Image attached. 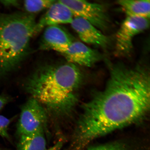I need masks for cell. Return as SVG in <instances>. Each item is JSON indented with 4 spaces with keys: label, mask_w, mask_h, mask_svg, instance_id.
Masks as SVG:
<instances>
[{
    "label": "cell",
    "mask_w": 150,
    "mask_h": 150,
    "mask_svg": "<svg viewBox=\"0 0 150 150\" xmlns=\"http://www.w3.org/2000/svg\"><path fill=\"white\" fill-rule=\"evenodd\" d=\"M108 64L106 86L82 107L69 150H83L96 139L142 120L150 107V76L145 65Z\"/></svg>",
    "instance_id": "1"
},
{
    "label": "cell",
    "mask_w": 150,
    "mask_h": 150,
    "mask_svg": "<svg viewBox=\"0 0 150 150\" xmlns=\"http://www.w3.org/2000/svg\"><path fill=\"white\" fill-rule=\"evenodd\" d=\"M83 75L77 65L67 62L37 68L24 83L25 91L56 119H67L78 102L76 91Z\"/></svg>",
    "instance_id": "2"
},
{
    "label": "cell",
    "mask_w": 150,
    "mask_h": 150,
    "mask_svg": "<svg viewBox=\"0 0 150 150\" xmlns=\"http://www.w3.org/2000/svg\"><path fill=\"white\" fill-rule=\"evenodd\" d=\"M36 24L33 15L27 13L0 16V81L25 58Z\"/></svg>",
    "instance_id": "3"
},
{
    "label": "cell",
    "mask_w": 150,
    "mask_h": 150,
    "mask_svg": "<svg viewBox=\"0 0 150 150\" xmlns=\"http://www.w3.org/2000/svg\"><path fill=\"white\" fill-rule=\"evenodd\" d=\"M16 127L18 137L47 131V113L38 101L31 97L21 108Z\"/></svg>",
    "instance_id": "4"
},
{
    "label": "cell",
    "mask_w": 150,
    "mask_h": 150,
    "mask_svg": "<svg viewBox=\"0 0 150 150\" xmlns=\"http://www.w3.org/2000/svg\"><path fill=\"white\" fill-rule=\"evenodd\" d=\"M149 26V18L127 16L116 35V55L125 57L130 55L133 50L134 38L147 30Z\"/></svg>",
    "instance_id": "5"
},
{
    "label": "cell",
    "mask_w": 150,
    "mask_h": 150,
    "mask_svg": "<svg viewBox=\"0 0 150 150\" xmlns=\"http://www.w3.org/2000/svg\"><path fill=\"white\" fill-rule=\"evenodd\" d=\"M68 7L74 16L83 18L100 31L109 27L110 20L104 6L83 0L59 1Z\"/></svg>",
    "instance_id": "6"
},
{
    "label": "cell",
    "mask_w": 150,
    "mask_h": 150,
    "mask_svg": "<svg viewBox=\"0 0 150 150\" xmlns=\"http://www.w3.org/2000/svg\"><path fill=\"white\" fill-rule=\"evenodd\" d=\"M71 24L83 42L100 47L104 50L109 47L110 38L84 19L75 17Z\"/></svg>",
    "instance_id": "7"
},
{
    "label": "cell",
    "mask_w": 150,
    "mask_h": 150,
    "mask_svg": "<svg viewBox=\"0 0 150 150\" xmlns=\"http://www.w3.org/2000/svg\"><path fill=\"white\" fill-rule=\"evenodd\" d=\"M62 54L68 62L88 67L103 59L100 52L80 42H73Z\"/></svg>",
    "instance_id": "8"
},
{
    "label": "cell",
    "mask_w": 150,
    "mask_h": 150,
    "mask_svg": "<svg viewBox=\"0 0 150 150\" xmlns=\"http://www.w3.org/2000/svg\"><path fill=\"white\" fill-rule=\"evenodd\" d=\"M73 41L70 35L59 25L46 28L40 45L41 50H52L62 54Z\"/></svg>",
    "instance_id": "9"
},
{
    "label": "cell",
    "mask_w": 150,
    "mask_h": 150,
    "mask_svg": "<svg viewBox=\"0 0 150 150\" xmlns=\"http://www.w3.org/2000/svg\"><path fill=\"white\" fill-rule=\"evenodd\" d=\"M74 16L70 9L59 1H56L38 22H37L35 34L44 28L61 24H71Z\"/></svg>",
    "instance_id": "10"
},
{
    "label": "cell",
    "mask_w": 150,
    "mask_h": 150,
    "mask_svg": "<svg viewBox=\"0 0 150 150\" xmlns=\"http://www.w3.org/2000/svg\"><path fill=\"white\" fill-rule=\"evenodd\" d=\"M117 3L127 16L149 18L150 0H119L117 1Z\"/></svg>",
    "instance_id": "11"
},
{
    "label": "cell",
    "mask_w": 150,
    "mask_h": 150,
    "mask_svg": "<svg viewBox=\"0 0 150 150\" xmlns=\"http://www.w3.org/2000/svg\"><path fill=\"white\" fill-rule=\"evenodd\" d=\"M44 132L19 137L16 150H47Z\"/></svg>",
    "instance_id": "12"
},
{
    "label": "cell",
    "mask_w": 150,
    "mask_h": 150,
    "mask_svg": "<svg viewBox=\"0 0 150 150\" xmlns=\"http://www.w3.org/2000/svg\"><path fill=\"white\" fill-rule=\"evenodd\" d=\"M87 150H144L122 141H117L92 146Z\"/></svg>",
    "instance_id": "13"
},
{
    "label": "cell",
    "mask_w": 150,
    "mask_h": 150,
    "mask_svg": "<svg viewBox=\"0 0 150 150\" xmlns=\"http://www.w3.org/2000/svg\"><path fill=\"white\" fill-rule=\"evenodd\" d=\"M55 1L51 0H28L24 1L23 6L28 13L33 14L45 9L49 8Z\"/></svg>",
    "instance_id": "14"
},
{
    "label": "cell",
    "mask_w": 150,
    "mask_h": 150,
    "mask_svg": "<svg viewBox=\"0 0 150 150\" xmlns=\"http://www.w3.org/2000/svg\"><path fill=\"white\" fill-rule=\"evenodd\" d=\"M12 120L3 115H0V136L11 140L8 132V128Z\"/></svg>",
    "instance_id": "15"
},
{
    "label": "cell",
    "mask_w": 150,
    "mask_h": 150,
    "mask_svg": "<svg viewBox=\"0 0 150 150\" xmlns=\"http://www.w3.org/2000/svg\"><path fill=\"white\" fill-rule=\"evenodd\" d=\"M12 98L8 95L2 94L0 95V110L11 102Z\"/></svg>",
    "instance_id": "16"
},
{
    "label": "cell",
    "mask_w": 150,
    "mask_h": 150,
    "mask_svg": "<svg viewBox=\"0 0 150 150\" xmlns=\"http://www.w3.org/2000/svg\"><path fill=\"white\" fill-rule=\"evenodd\" d=\"M63 144V141L62 140H59L55 145L47 150H61Z\"/></svg>",
    "instance_id": "17"
},
{
    "label": "cell",
    "mask_w": 150,
    "mask_h": 150,
    "mask_svg": "<svg viewBox=\"0 0 150 150\" xmlns=\"http://www.w3.org/2000/svg\"><path fill=\"white\" fill-rule=\"evenodd\" d=\"M1 1L3 5L6 6H16L18 4V1Z\"/></svg>",
    "instance_id": "18"
},
{
    "label": "cell",
    "mask_w": 150,
    "mask_h": 150,
    "mask_svg": "<svg viewBox=\"0 0 150 150\" xmlns=\"http://www.w3.org/2000/svg\"><path fill=\"white\" fill-rule=\"evenodd\" d=\"M0 150H4L3 149H2V148L0 147Z\"/></svg>",
    "instance_id": "19"
}]
</instances>
